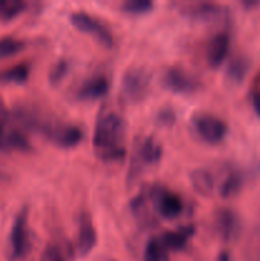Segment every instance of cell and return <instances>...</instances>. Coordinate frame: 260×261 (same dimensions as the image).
Returning <instances> with one entry per match:
<instances>
[{
	"label": "cell",
	"mask_w": 260,
	"mask_h": 261,
	"mask_svg": "<svg viewBox=\"0 0 260 261\" xmlns=\"http://www.w3.org/2000/svg\"><path fill=\"white\" fill-rule=\"evenodd\" d=\"M125 119L111 109H102L97 115L93 130V148L102 161H117L125 155Z\"/></svg>",
	"instance_id": "1"
},
{
	"label": "cell",
	"mask_w": 260,
	"mask_h": 261,
	"mask_svg": "<svg viewBox=\"0 0 260 261\" xmlns=\"http://www.w3.org/2000/svg\"><path fill=\"white\" fill-rule=\"evenodd\" d=\"M36 132L60 148H73L83 139V132L81 127L71 124H53L51 121L42 119H40Z\"/></svg>",
	"instance_id": "2"
},
{
	"label": "cell",
	"mask_w": 260,
	"mask_h": 261,
	"mask_svg": "<svg viewBox=\"0 0 260 261\" xmlns=\"http://www.w3.org/2000/svg\"><path fill=\"white\" fill-rule=\"evenodd\" d=\"M162 160V145L153 138H144L138 143L129 167V180L133 181L142 175V171L148 166L157 165Z\"/></svg>",
	"instance_id": "3"
},
{
	"label": "cell",
	"mask_w": 260,
	"mask_h": 261,
	"mask_svg": "<svg viewBox=\"0 0 260 261\" xmlns=\"http://www.w3.org/2000/svg\"><path fill=\"white\" fill-rule=\"evenodd\" d=\"M150 87V74L142 66H132L121 79V91L130 102H139L147 97Z\"/></svg>",
	"instance_id": "4"
},
{
	"label": "cell",
	"mask_w": 260,
	"mask_h": 261,
	"mask_svg": "<svg viewBox=\"0 0 260 261\" xmlns=\"http://www.w3.org/2000/svg\"><path fill=\"white\" fill-rule=\"evenodd\" d=\"M70 22L81 32L96 38L101 45L111 47L114 45V36L106 24L86 12H74L70 14Z\"/></svg>",
	"instance_id": "5"
},
{
	"label": "cell",
	"mask_w": 260,
	"mask_h": 261,
	"mask_svg": "<svg viewBox=\"0 0 260 261\" xmlns=\"http://www.w3.org/2000/svg\"><path fill=\"white\" fill-rule=\"evenodd\" d=\"M10 254L14 259H22L30 249L28 234V209L22 208L15 216L9 234Z\"/></svg>",
	"instance_id": "6"
},
{
	"label": "cell",
	"mask_w": 260,
	"mask_h": 261,
	"mask_svg": "<svg viewBox=\"0 0 260 261\" xmlns=\"http://www.w3.org/2000/svg\"><path fill=\"white\" fill-rule=\"evenodd\" d=\"M193 122L199 137L204 142L211 143V144H217L221 142L227 133L226 122L219 117L212 114H206V112H200V114L195 115Z\"/></svg>",
	"instance_id": "7"
},
{
	"label": "cell",
	"mask_w": 260,
	"mask_h": 261,
	"mask_svg": "<svg viewBox=\"0 0 260 261\" xmlns=\"http://www.w3.org/2000/svg\"><path fill=\"white\" fill-rule=\"evenodd\" d=\"M163 84L175 93H193L200 87V81L194 74L180 66H171L163 74Z\"/></svg>",
	"instance_id": "8"
},
{
	"label": "cell",
	"mask_w": 260,
	"mask_h": 261,
	"mask_svg": "<svg viewBox=\"0 0 260 261\" xmlns=\"http://www.w3.org/2000/svg\"><path fill=\"white\" fill-rule=\"evenodd\" d=\"M152 196L155 209L163 218H176L183 212V200L176 194L157 188L152 189Z\"/></svg>",
	"instance_id": "9"
},
{
	"label": "cell",
	"mask_w": 260,
	"mask_h": 261,
	"mask_svg": "<svg viewBox=\"0 0 260 261\" xmlns=\"http://www.w3.org/2000/svg\"><path fill=\"white\" fill-rule=\"evenodd\" d=\"M180 10L189 18L203 20V22L223 19L224 15L227 14V10L216 3H191V4L183 5Z\"/></svg>",
	"instance_id": "10"
},
{
	"label": "cell",
	"mask_w": 260,
	"mask_h": 261,
	"mask_svg": "<svg viewBox=\"0 0 260 261\" xmlns=\"http://www.w3.org/2000/svg\"><path fill=\"white\" fill-rule=\"evenodd\" d=\"M97 244V232L93 226L91 216L83 213L79 218L78 240H76V249L81 256H87Z\"/></svg>",
	"instance_id": "11"
},
{
	"label": "cell",
	"mask_w": 260,
	"mask_h": 261,
	"mask_svg": "<svg viewBox=\"0 0 260 261\" xmlns=\"http://www.w3.org/2000/svg\"><path fill=\"white\" fill-rule=\"evenodd\" d=\"M229 51V35L227 32H219L212 37L206 47V60L209 65L217 68L227 58Z\"/></svg>",
	"instance_id": "12"
},
{
	"label": "cell",
	"mask_w": 260,
	"mask_h": 261,
	"mask_svg": "<svg viewBox=\"0 0 260 261\" xmlns=\"http://www.w3.org/2000/svg\"><path fill=\"white\" fill-rule=\"evenodd\" d=\"M216 228L224 241L233 239L239 232V219L231 209L222 208L216 214Z\"/></svg>",
	"instance_id": "13"
},
{
	"label": "cell",
	"mask_w": 260,
	"mask_h": 261,
	"mask_svg": "<svg viewBox=\"0 0 260 261\" xmlns=\"http://www.w3.org/2000/svg\"><path fill=\"white\" fill-rule=\"evenodd\" d=\"M110 89V82L106 76H94L84 82L78 89V98L83 101H93L106 96Z\"/></svg>",
	"instance_id": "14"
},
{
	"label": "cell",
	"mask_w": 260,
	"mask_h": 261,
	"mask_svg": "<svg viewBox=\"0 0 260 261\" xmlns=\"http://www.w3.org/2000/svg\"><path fill=\"white\" fill-rule=\"evenodd\" d=\"M194 190L203 196L212 195L214 190V176L211 170L204 167L195 168L190 175Z\"/></svg>",
	"instance_id": "15"
},
{
	"label": "cell",
	"mask_w": 260,
	"mask_h": 261,
	"mask_svg": "<svg viewBox=\"0 0 260 261\" xmlns=\"http://www.w3.org/2000/svg\"><path fill=\"white\" fill-rule=\"evenodd\" d=\"M191 234H193V228L191 227H183V228H178L176 231L166 232L162 236V239L160 240L166 250L177 251V250L185 247L186 242L190 239Z\"/></svg>",
	"instance_id": "16"
},
{
	"label": "cell",
	"mask_w": 260,
	"mask_h": 261,
	"mask_svg": "<svg viewBox=\"0 0 260 261\" xmlns=\"http://www.w3.org/2000/svg\"><path fill=\"white\" fill-rule=\"evenodd\" d=\"M30 75V69L25 64L12 66L7 70L0 71V82L2 83H24Z\"/></svg>",
	"instance_id": "17"
},
{
	"label": "cell",
	"mask_w": 260,
	"mask_h": 261,
	"mask_svg": "<svg viewBox=\"0 0 260 261\" xmlns=\"http://www.w3.org/2000/svg\"><path fill=\"white\" fill-rule=\"evenodd\" d=\"M247 70H249V63H247L246 59L242 58V56H237L229 63L228 68H227V75L232 82L240 83V82L244 81Z\"/></svg>",
	"instance_id": "18"
},
{
	"label": "cell",
	"mask_w": 260,
	"mask_h": 261,
	"mask_svg": "<svg viewBox=\"0 0 260 261\" xmlns=\"http://www.w3.org/2000/svg\"><path fill=\"white\" fill-rule=\"evenodd\" d=\"M167 250L162 245L160 239H152L148 241L144 251V260L145 261H165L167 259L166 255Z\"/></svg>",
	"instance_id": "19"
},
{
	"label": "cell",
	"mask_w": 260,
	"mask_h": 261,
	"mask_svg": "<svg viewBox=\"0 0 260 261\" xmlns=\"http://www.w3.org/2000/svg\"><path fill=\"white\" fill-rule=\"evenodd\" d=\"M25 3L19 0H0V18L2 19H12L23 12Z\"/></svg>",
	"instance_id": "20"
},
{
	"label": "cell",
	"mask_w": 260,
	"mask_h": 261,
	"mask_svg": "<svg viewBox=\"0 0 260 261\" xmlns=\"http://www.w3.org/2000/svg\"><path fill=\"white\" fill-rule=\"evenodd\" d=\"M24 47V42L18 38L4 37L0 38V59L15 55Z\"/></svg>",
	"instance_id": "21"
},
{
	"label": "cell",
	"mask_w": 260,
	"mask_h": 261,
	"mask_svg": "<svg viewBox=\"0 0 260 261\" xmlns=\"http://www.w3.org/2000/svg\"><path fill=\"white\" fill-rule=\"evenodd\" d=\"M153 8V3L149 0H126L121 4V9L129 14H145L150 12Z\"/></svg>",
	"instance_id": "22"
},
{
	"label": "cell",
	"mask_w": 260,
	"mask_h": 261,
	"mask_svg": "<svg viewBox=\"0 0 260 261\" xmlns=\"http://www.w3.org/2000/svg\"><path fill=\"white\" fill-rule=\"evenodd\" d=\"M240 185H241V178L237 173L231 172L227 175V177L224 178L223 182L221 184V188H219V193L223 198H228V196L233 195L237 193Z\"/></svg>",
	"instance_id": "23"
},
{
	"label": "cell",
	"mask_w": 260,
	"mask_h": 261,
	"mask_svg": "<svg viewBox=\"0 0 260 261\" xmlns=\"http://www.w3.org/2000/svg\"><path fill=\"white\" fill-rule=\"evenodd\" d=\"M5 145L19 150H27L30 148V142H28L24 134H22L20 132H17V130H12V132L8 133Z\"/></svg>",
	"instance_id": "24"
},
{
	"label": "cell",
	"mask_w": 260,
	"mask_h": 261,
	"mask_svg": "<svg viewBox=\"0 0 260 261\" xmlns=\"http://www.w3.org/2000/svg\"><path fill=\"white\" fill-rule=\"evenodd\" d=\"M69 71V63L66 60H60L51 68L50 73H48V81L53 84H58L63 81L64 76L68 74Z\"/></svg>",
	"instance_id": "25"
},
{
	"label": "cell",
	"mask_w": 260,
	"mask_h": 261,
	"mask_svg": "<svg viewBox=\"0 0 260 261\" xmlns=\"http://www.w3.org/2000/svg\"><path fill=\"white\" fill-rule=\"evenodd\" d=\"M40 261H65L61 250L56 245L48 244L42 251Z\"/></svg>",
	"instance_id": "26"
},
{
	"label": "cell",
	"mask_w": 260,
	"mask_h": 261,
	"mask_svg": "<svg viewBox=\"0 0 260 261\" xmlns=\"http://www.w3.org/2000/svg\"><path fill=\"white\" fill-rule=\"evenodd\" d=\"M7 130H5V125L3 120H0V148L5 147V143H7Z\"/></svg>",
	"instance_id": "27"
},
{
	"label": "cell",
	"mask_w": 260,
	"mask_h": 261,
	"mask_svg": "<svg viewBox=\"0 0 260 261\" xmlns=\"http://www.w3.org/2000/svg\"><path fill=\"white\" fill-rule=\"evenodd\" d=\"M252 107H254L255 114L260 117V91L256 92L252 97Z\"/></svg>",
	"instance_id": "28"
}]
</instances>
